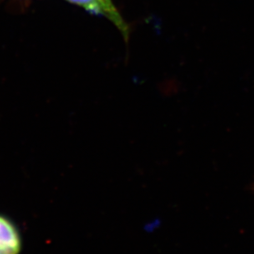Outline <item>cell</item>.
<instances>
[{"label":"cell","mask_w":254,"mask_h":254,"mask_svg":"<svg viewBox=\"0 0 254 254\" xmlns=\"http://www.w3.org/2000/svg\"><path fill=\"white\" fill-rule=\"evenodd\" d=\"M22 240L14 224L0 215V254H19Z\"/></svg>","instance_id":"7a4b0ae2"},{"label":"cell","mask_w":254,"mask_h":254,"mask_svg":"<svg viewBox=\"0 0 254 254\" xmlns=\"http://www.w3.org/2000/svg\"><path fill=\"white\" fill-rule=\"evenodd\" d=\"M68 2L78 5L93 14L100 15L109 20L115 26L125 42H129V25L123 18L120 12L118 11L113 0H66Z\"/></svg>","instance_id":"6da1fadb"},{"label":"cell","mask_w":254,"mask_h":254,"mask_svg":"<svg viewBox=\"0 0 254 254\" xmlns=\"http://www.w3.org/2000/svg\"><path fill=\"white\" fill-rule=\"evenodd\" d=\"M160 225H161V221L158 219H154L144 225V231L146 233L154 232L160 227Z\"/></svg>","instance_id":"3957f363"}]
</instances>
